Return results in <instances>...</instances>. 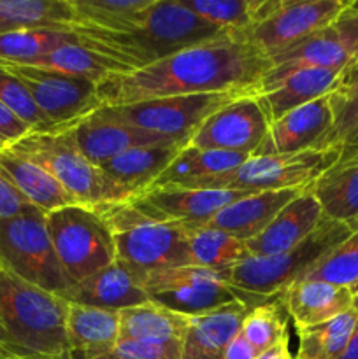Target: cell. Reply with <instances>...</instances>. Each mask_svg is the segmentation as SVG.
Masks as SVG:
<instances>
[{"instance_id":"1","label":"cell","mask_w":358,"mask_h":359,"mask_svg":"<svg viewBox=\"0 0 358 359\" xmlns=\"http://www.w3.org/2000/svg\"><path fill=\"white\" fill-rule=\"evenodd\" d=\"M270 65L248 34H232L140 69L111 74L97 84V95L102 107H114L185 95L256 91Z\"/></svg>"},{"instance_id":"2","label":"cell","mask_w":358,"mask_h":359,"mask_svg":"<svg viewBox=\"0 0 358 359\" xmlns=\"http://www.w3.org/2000/svg\"><path fill=\"white\" fill-rule=\"evenodd\" d=\"M69 304L0 269V347L21 359H65Z\"/></svg>"},{"instance_id":"3","label":"cell","mask_w":358,"mask_h":359,"mask_svg":"<svg viewBox=\"0 0 358 359\" xmlns=\"http://www.w3.org/2000/svg\"><path fill=\"white\" fill-rule=\"evenodd\" d=\"M354 233L350 226L323 217L319 226L291 251L276 256H248L223 277L249 307L279 297L288 286L304 279L325 256Z\"/></svg>"},{"instance_id":"4","label":"cell","mask_w":358,"mask_h":359,"mask_svg":"<svg viewBox=\"0 0 358 359\" xmlns=\"http://www.w3.org/2000/svg\"><path fill=\"white\" fill-rule=\"evenodd\" d=\"M7 149L49 172L77 203L100 207L132 198L126 189L112 182L97 165L83 156L69 128L28 133Z\"/></svg>"},{"instance_id":"5","label":"cell","mask_w":358,"mask_h":359,"mask_svg":"<svg viewBox=\"0 0 358 359\" xmlns=\"http://www.w3.org/2000/svg\"><path fill=\"white\" fill-rule=\"evenodd\" d=\"M112 230L116 259L140 273L192 265L188 224L157 223L128 202L98 207Z\"/></svg>"},{"instance_id":"6","label":"cell","mask_w":358,"mask_h":359,"mask_svg":"<svg viewBox=\"0 0 358 359\" xmlns=\"http://www.w3.org/2000/svg\"><path fill=\"white\" fill-rule=\"evenodd\" d=\"M46 226L58 262L70 283L76 284L116 262L112 230L98 207H62L46 214Z\"/></svg>"},{"instance_id":"7","label":"cell","mask_w":358,"mask_h":359,"mask_svg":"<svg viewBox=\"0 0 358 359\" xmlns=\"http://www.w3.org/2000/svg\"><path fill=\"white\" fill-rule=\"evenodd\" d=\"M339 158L340 147L291 154H265V156L253 154L234 170L202 179L192 188L248 193L307 188Z\"/></svg>"},{"instance_id":"8","label":"cell","mask_w":358,"mask_h":359,"mask_svg":"<svg viewBox=\"0 0 358 359\" xmlns=\"http://www.w3.org/2000/svg\"><path fill=\"white\" fill-rule=\"evenodd\" d=\"M0 269L58 297L72 286L60 265L42 212L0 219Z\"/></svg>"},{"instance_id":"9","label":"cell","mask_w":358,"mask_h":359,"mask_svg":"<svg viewBox=\"0 0 358 359\" xmlns=\"http://www.w3.org/2000/svg\"><path fill=\"white\" fill-rule=\"evenodd\" d=\"M256 93L255 90H234L223 93L185 95L158 100L137 102V104L100 107L95 114L111 121L126 123L135 128L167 135L179 142L188 144L193 133L209 116L242 95Z\"/></svg>"},{"instance_id":"10","label":"cell","mask_w":358,"mask_h":359,"mask_svg":"<svg viewBox=\"0 0 358 359\" xmlns=\"http://www.w3.org/2000/svg\"><path fill=\"white\" fill-rule=\"evenodd\" d=\"M142 287L150 302L188 318L239 302L223 273L195 265L142 273Z\"/></svg>"},{"instance_id":"11","label":"cell","mask_w":358,"mask_h":359,"mask_svg":"<svg viewBox=\"0 0 358 359\" xmlns=\"http://www.w3.org/2000/svg\"><path fill=\"white\" fill-rule=\"evenodd\" d=\"M7 70L20 77L55 130H65L102 107L97 84L81 77L32 65H14L0 60Z\"/></svg>"},{"instance_id":"12","label":"cell","mask_w":358,"mask_h":359,"mask_svg":"<svg viewBox=\"0 0 358 359\" xmlns=\"http://www.w3.org/2000/svg\"><path fill=\"white\" fill-rule=\"evenodd\" d=\"M351 0H277L269 16L249 30V39L269 58L332 27Z\"/></svg>"},{"instance_id":"13","label":"cell","mask_w":358,"mask_h":359,"mask_svg":"<svg viewBox=\"0 0 358 359\" xmlns=\"http://www.w3.org/2000/svg\"><path fill=\"white\" fill-rule=\"evenodd\" d=\"M269 128V118L258 97L248 93L209 116L193 133L188 146L253 156L265 140Z\"/></svg>"},{"instance_id":"14","label":"cell","mask_w":358,"mask_h":359,"mask_svg":"<svg viewBox=\"0 0 358 359\" xmlns=\"http://www.w3.org/2000/svg\"><path fill=\"white\" fill-rule=\"evenodd\" d=\"M246 195L249 193L161 186L137 193L128 203L140 216L157 223L207 224L221 209Z\"/></svg>"},{"instance_id":"15","label":"cell","mask_w":358,"mask_h":359,"mask_svg":"<svg viewBox=\"0 0 358 359\" xmlns=\"http://www.w3.org/2000/svg\"><path fill=\"white\" fill-rule=\"evenodd\" d=\"M333 112L329 95L312 100L270 123L269 133L255 154H291L302 151L330 149Z\"/></svg>"},{"instance_id":"16","label":"cell","mask_w":358,"mask_h":359,"mask_svg":"<svg viewBox=\"0 0 358 359\" xmlns=\"http://www.w3.org/2000/svg\"><path fill=\"white\" fill-rule=\"evenodd\" d=\"M69 130L83 156L97 167L125 151L135 149V147L158 146V144H185L167 135L135 128L126 123L104 119L95 112L77 121Z\"/></svg>"},{"instance_id":"17","label":"cell","mask_w":358,"mask_h":359,"mask_svg":"<svg viewBox=\"0 0 358 359\" xmlns=\"http://www.w3.org/2000/svg\"><path fill=\"white\" fill-rule=\"evenodd\" d=\"M60 297L67 304H79L118 312L150 302L142 287V273L130 269L119 259L98 270L88 279L72 284Z\"/></svg>"},{"instance_id":"18","label":"cell","mask_w":358,"mask_h":359,"mask_svg":"<svg viewBox=\"0 0 358 359\" xmlns=\"http://www.w3.org/2000/svg\"><path fill=\"white\" fill-rule=\"evenodd\" d=\"M323 210L309 186L279 210L255 238L246 242L249 256H276L300 245L323 219Z\"/></svg>"},{"instance_id":"19","label":"cell","mask_w":358,"mask_h":359,"mask_svg":"<svg viewBox=\"0 0 358 359\" xmlns=\"http://www.w3.org/2000/svg\"><path fill=\"white\" fill-rule=\"evenodd\" d=\"M270 69L260 81L256 93L272 88L290 74L304 69H332L344 70L351 63V56L340 42L333 27L323 28L309 35L304 41L284 49L279 55L270 58Z\"/></svg>"},{"instance_id":"20","label":"cell","mask_w":358,"mask_h":359,"mask_svg":"<svg viewBox=\"0 0 358 359\" xmlns=\"http://www.w3.org/2000/svg\"><path fill=\"white\" fill-rule=\"evenodd\" d=\"M295 328H311L353 309V291L325 280L300 279L276 297Z\"/></svg>"},{"instance_id":"21","label":"cell","mask_w":358,"mask_h":359,"mask_svg":"<svg viewBox=\"0 0 358 359\" xmlns=\"http://www.w3.org/2000/svg\"><path fill=\"white\" fill-rule=\"evenodd\" d=\"M304 189L305 188H291L249 193L221 209L207 224L234 235L239 241L248 242L255 238L260 231L265 230L267 224L279 214V210L295 196L300 195Z\"/></svg>"},{"instance_id":"22","label":"cell","mask_w":358,"mask_h":359,"mask_svg":"<svg viewBox=\"0 0 358 359\" xmlns=\"http://www.w3.org/2000/svg\"><path fill=\"white\" fill-rule=\"evenodd\" d=\"M249 309L248 304L239 300L207 314L190 318L183 339V359H223L225 349L241 332Z\"/></svg>"},{"instance_id":"23","label":"cell","mask_w":358,"mask_h":359,"mask_svg":"<svg viewBox=\"0 0 358 359\" xmlns=\"http://www.w3.org/2000/svg\"><path fill=\"white\" fill-rule=\"evenodd\" d=\"M309 191L318 200L323 216L358 230V153L340 156L309 186Z\"/></svg>"},{"instance_id":"24","label":"cell","mask_w":358,"mask_h":359,"mask_svg":"<svg viewBox=\"0 0 358 359\" xmlns=\"http://www.w3.org/2000/svg\"><path fill=\"white\" fill-rule=\"evenodd\" d=\"M343 70L304 69L290 74L272 88L256 93L269 123L312 100L330 95L337 88Z\"/></svg>"},{"instance_id":"25","label":"cell","mask_w":358,"mask_h":359,"mask_svg":"<svg viewBox=\"0 0 358 359\" xmlns=\"http://www.w3.org/2000/svg\"><path fill=\"white\" fill-rule=\"evenodd\" d=\"M65 332L74 353L86 358L111 356L119 340V312L69 304Z\"/></svg>"},{"instance_id":"26","label":"cell","mask_w":358,"mask_h":359,"mask_svg":"<svg viewBox=\"0 0 358 359\" xmlns=\"http://www.w3.org/2000/svg\"><path fill=\"white\" fill-rule=\"evenodd\" d=\"M185 146L186 144H158L135 147L104 161L98 168L112 182L126 189L130 196H135L160 177Z\"/></svg>"},{"instance_id":"27","label":"cell","mask_w":358,"mask_h":359,"mask_svg":"<svg viewBox=\"0 0 358 359\" xmlns=\"http://www.w3.org/2000/svg\"><path fill=\"white\" fill-rule=\"evenodd\" d=\"M0 174L44 214L77 203L49 172L7 147L0 151Z\"/></svg>"},{"instance_id":"28","label":"cell","mask_w":358,"mask_h":359,"mask_svg":"<svg viewBox=\"0 0 358 359\" xmlns=\"http://www.w3.org/2000/svg\"><path fill=\"white\" fill-rule=\"evenodd\" d=\"M154 0H72L77 30L135 34L144 27Z\"/></svg>"},{"instance_id":"29","label":"cell","mask_w":358,"mask_h":359,"mask_svg":"<svg viewBox=\"0 0 358 359\" xmlns=\"http://www.w3.org/2000/svg\"><path fill=\"white\" fill-rule=\"evenodd\" d=\"M249 154L232 153V151H214L200 149L186 144L172 163L161 172L160 177L150 186V188H161V186H181V188H192L195 182L206 177L225 174L239 165L244 163Z\"/></svg>"},{"instance_id":"30","label":"cell","mask_w":358,"mask_h":359,"mask_svg":"<svg viewBox=\"0 0 358 359\" xmlns=\"http://www.w3.org/2000/svg\"><path fill=\"white\" fill-rule=\"evenodd\" d=\"M188 325V316L146 302L119 311V340L183 342Z\"/></svg>"},{"instance_id":"31","label":"cell","mask_w":358,"mask_h":359,"mask_svg":"<svg viewBox=\"0 0 358 359\" xmlns=\"http://www.w3.org/2000/svg\"><path fill=\"white\" fill-rule=\"evenodd\" d=\"M30 65L69 74V76L81 77V79L91 81L95 84L102 83L111 74L132 70L125 63L119 62V60L93 51V49L86 48L81 42L62 46V48L37 58Z\"/></svg>"},{"instance_id":"32","label":"cell","mask_w":358,"mask_h":359,"mask_svg":"<svg viewBox=\"0 0 358 359\" xmlns=\"http://www.w3.org/2000/svg\"><path fill=\"white\" fill-rule=\"evenodd\" d=\"M0 18L16 30L74 32L77 25L72 0H0Z\"/></svg>"},{"instance_id":"33","label":"cell","mask_w":358,"mask_h":359,"mask_svg":"<svg viewBox=\"0 0 358 359\" xmlns=\"http://www.w3.org/2000/svg\"><path fill=\"white\" fill-rule=\"evenodd\" d=\"M207 23L230 34H249L269 16L277 0H181Z\"/></svg>"},{"instance_id":"34","label":"cell","mask_w":358,"mask_h":359,"mask_svg":"<svg viewBox=\"0 0 358 359\" xmlns=\"http://www.w3.org/2000/svg\"><path fill=\"white\" fill-rule=\"evenodd\" d=\"M188 245L192 265L220 273L249 256L246 242L209 224H188Z\"/></svg>"},{"instance_id":"35","label":"cell","mask_w":358,"mask_h":359,"mask_svg":"<svg viewBox=\"0 0 358 359\" xmlns=\"http://www.w3.org/2000/svg\"><path fill=\"white\" fill-rule=\"evenodd\" d=\"M358 312L354 309L311 328L297 330V359H337L353 335Z\"/></svg>"},{"instance_id":"36","label":"cell","mask_w":358,"mask_h":359,"mask_svg":"<svg viewBox=\"0 0 358 359\" xmlns=\"http://www.w3.org/2000/svg\"><path fill=\"white\" fill-rule=\"evenodd\" d=\"M81 42L72 32L44 30V28H21L0 35V60L14 65H30L41 56L65 44Z\"/></svg>"},{"instance_id":"37","label":"cell","mask_w":358,"mask_h":359,"mask_svg":"<svg viewBox=\"0 0 358 359\" xmlns=\"http://www.w3.org/2000/svg\"><path fill=\"white\" fill-rule=\"evenodd\" d=\"M286 311L277 298L249 309L242 321L241 333L258 353L270 349L290 337Z\"/></svg>"},{"instance_id":"38","label":"cell","mask_w":358,"mask_h":359,"mask_svg":"<svg viewBox=\"0 0 358 359\" xmlns=\"http://www.w3.org/2000/svg\"><path fill=\"white\" fill-rule=\"evenodd\" d=\"M0 102L9 107L18 118L30 126L32 133L56 132L55 126L44 118L41 109L35 105L30 91L27 90L20 77L0 63Z\"/></svg>"},{"instance_id":"39","label":"cell","mask_w":358,"mask_h":359,"mask_svg":"<svg viewBox=\"0 0 358 359\" xmlns=\"http://www.w3.org/2000/svg\"><path fill=\"white\" fill-rule=\"evenodd\" d=\"M304 279L353 287L358 283V230L325 256Z\"/></svg>"},{"instance_id":"40","label":"cell","mask_w":358,"mask_h":359,"mask_svg":"<svg viewBox=\"0 0 358 359\" xmlns=\"http://www.w3.org/2000/svg\"><path fill=\"white\" fill-rule=\"evenodd\" d=\"M333 112V128L329 137V147H340L344 137L358 126V90L329 95Z\"/></svg>"},{"instance_id":"41","label":"cell","mask_w":358,"mask_h":359,"mask_svg":"<svg viewBox=\"0 0 358 359\" xmlns=\"http://www.w3.org/2000/svg\"><path fill=\"white\" fill-rule=\"evenodd\" d=\"M112 356L118 359H183V342L118 340Z\"/></svg>"},{"instance_id":"42","label":"cell","mask_w":358,"mask_h":359,"mask_svg":"<svg viewBox=\"0 0 358 359\" xmlns=\"http://www.w3.org/2000/svg\"><path fill=\"white\" fill-rule=\"evenodd\" d=\"M41 212L37 207L32 205L2 174H0V219L7 217L25 216V214ZM44 214V212H42Z\"/></svg>"},{"instance_id":"43","label":"cell","mask_w":358,"mask_h":359,"mask_svg":"<svg viewBox=\"0 0 358 359\" xmlns=\"http://www.w3.org/2000/svg\"><path fill=\"white\" fill-rule=\"evenodd\" d=\"M332 27L351 56V62L358 60V4H351Z\"/></svg>"},{"instance_id":"44","label":"cell","mask_w":358,"mask_h":359,"mask_svg":"<svg viewBox=\"0 0 358 359\" xmlns=\"http://www.w3.org/2000/svg\"><path fill=\"white\" fill-rule=\"evenodd\" d=\"M28 133H32L30 126L21 121L9 107L0 102V142L9 147L27 137Z\"/></svg>"},{"instance_id":"45","label":"cell","mask_w":358,"mask_h":359,"mask_svg":"<svg viewBox=\"0 0 358 359\" xmlns=\"http://www.w3.org/2000/svg\"><path fill=\"white\" fill-rule=\"evenodd\" d=\"M258 351L244 339L241 332L230 340V344L225 349L223 359H256L258 358Z\"/></svg>"},{"instance_id":"46","label":"cell","mask_w":358,"mask_h":359,"mask_svg":"<svg viewBox=\"0 0 358 359\" xmlns=\"http://www.w3.org/2000/svg\"><path fill=\"white\" fill-rule=\"evenodd\" d=\"M358 90V60L351 62L346 69L340 72L339 83L333 91H339V93H347V91Z\"/></svg>"},{"instance_id":"47","label":"cell","mask_w":358,"mask_h":359,"mask_svg":"<svg viewBox=\"0 0 358 359\" xmlns=\"http://www.w3.org/2000/svg\"><path fill=\"white\" fill-rule=\"evenodd\" d=\"M256 359H295V356L290 351V337L281 340L279 344H276V346L270 347V349L260 353Z\"/></svg>"},{"instance_id":"48","label":"cell","mask_w":358,"mask_h":359,"mask_svg":"<svg viewBox=\"0 0 358 359\" xmlns=\"http://www.w3.org/2000/svg\"><path fill=\"white\" fill-rule=\"evenodd\" d=\"M358 153V126L351 130L344 140L340 142V156H350V154Z\"/></svg>"},{"instance_id":"49","label":"cell","mask_w":358,"mask_h":359,"mask_svg":"<svg viewBox=\"0 0 358 359\" xmlns=\"http://www.w3.org/2000/svg\"><path fill=\"white\" fill-rule=\"evenodd\" d=\"M337 359H358V319H357V325H354L353 335H351L350 339V344H347L344 353Z\"/></svg>"},{"instance_id":"50","label":"cell","mask_w":358,"mask_h":359,"mask_svg":"<svg viewBox=\"0 0 358 359\" xmlns=\"http://www.w3.org/2000/svg\"><path fill=\"white\" fill-rule=\"evenodd\" d=\"M69 359H118V358H114V356H112V354H111V356H104V358H86V356H83V354L74 353V351H70Z\"/></svg>"},{"instance_id":"51","label":"cell","mask_w":358,"mask_h":359,"mask_svg":"<svg viewBox=\"0 0 358 359\" xmlns=\"http://www.w3.org/2000/svg\"><path fill=\"white\" fill-rule=\"evenodd\" d=\"M13 30H16V28H14L13 25H9L7 21H4L2 18H0V35L7 34V32H13Z\"/></svg>"},{"instance_id":"52","label":"cell","mask_w":358,"mask_h":359,"mask_svg":"<svg viewBox=\"0 0 358 359\" xmlns=\"http://www.w3.org/2000/svg\"><path fill=\"white\" fill-rule=\"evenodd\" d=\"M353 309L358 312V293L354 294V298H353Z\"/></svg>"},{"instance_id":"53","label":"cell","mask_w":358,"mask_h":359,"mask_svg":"<svg viewBox=\"0 0 358 359\" xmlns=\"http://www.w3.org/2000/svg\"><path fill=\"white\" fill-rule=\"evenodd\" d=\"M6 356H11V354H7L6 351H4L2 347H0V358H6Z\"/></svg>"},{"instance_id":"54","label":"cell","mask_w":358,"mask_h":359,"mask_svg":"<svg viewBox=\"0 0 358 359\" xmlns=\"http://www.w3.org/2000/svg\"><path fill=\"white\" fill-rule=\"evenodd\" d=\"M351 291H353V294H357V293H358V283H357V284H354V286H353V287H351Z\"/></svg>"},{"instance_id":"55","label":"cell","mask_w":358,"mask_h":359,"mask_svg":"<svg viewBox=\"0 0 358 359\" xmlns=\"http://www.w3.org/2000/svg\"><path fill=\"white\" fill-rule=\"evenodd\" d=\"M70 356V354H69ZM0 359H21V358H14V356H6V358H0ZM65 359H69V358H65Z\"/></svg>"},{"instance_id":"56","label":"cell","mask_w":358,"mask_h":359,"mask_svg":"<svg viewBox=\"0 0 358 359\" xmlns=\"http://www.w3.org/2000/svg\"><path fill=\"white\" fill-rule=\"evenodd\" d=\"M2 149H6V146H4V144L0 142V151H2Z\"/></svg>"},{"instance_id":"57","label":"cell","mask_w":358,"mask_h":359,"mask_svg":"<svg viewBox=\"0 0 358 359\" xmlns=\"http://www.w3.org/2000/svg\"><path fill=\"white\" fill-rule=\"evenodd\" d=\"M295 359H297V358H295Z\"/></svg>"}]
</instances>
